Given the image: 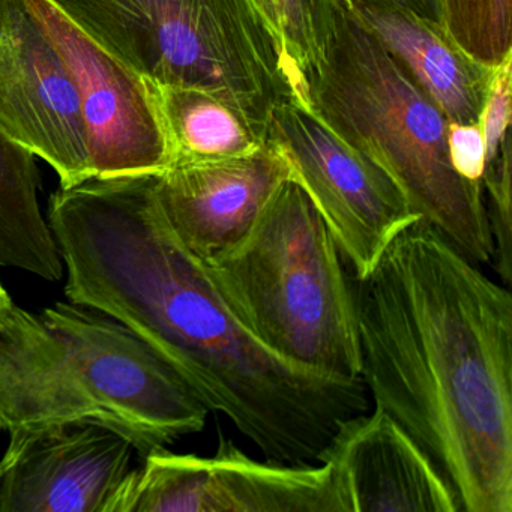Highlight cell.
<instances>
[{
	"label": "cell",
	"mask_w": 512,
	"mask_h": 512,
	"mask_svg": "<svg viewBox=\"0 0 512 512\" xmlns=\"http://www.w3.org/2000/svg\"><path fill=\"white\" fill-rule=\"evenodd\" d=\"M386 50L454 124H479L497 68L479 64L437 23L380 0H337Z\"/></svg>",
	"instance_id": "obj_14"
},
{
	"label": "cell",
	"mask_w": 512,
	"mask_h": 512,
	"mask_svg": "<svg viewBox=\"0 0 512 512\" xmlns=\"http://www.w3.org/2000/svg\"><path fill=\"white\" fill-rule=\"evenodd\" d=\"M317 463L334 469L349 512H461L421 446L380 407L340 422Z\"/></svg>",
	"instance_id": "obj_13"
},
{
	"label": "cell",
	"mask_w": 512,
	"mask_h": 512,
	"mask_svg": "<svg viewBox=\"0 0 512 512\" xmlns=\"http://www.w3.org/2000/svg\"><path fill=\"white\" fill-rule=\"evenodd\" d=\"M11 302H13V299H11V296L8 295L7 289H5V287L2 286V283H0V310H2V308L8 307Z\"/></svg>",
	"instance_id": "obj_22"
},
{
	"label": "cell",
	"mask_w": 512,
	"mask_h": 512,
	"mask_svg": "<svg viewBox=\"0 0 512 512\" xmlns=\"http://www.w3.org/2000/svg\"><path fill=\"white\" fill-rule=\"evenodd\" d=\"M37 157L0 134V268L59 281L64 262L41 211Z\"/></svg>",
	"instance_id": "obj_16"
},
{
	"label": "cell",
	"mask_w": 512,
	"mask_h": 512,
	"mask_svg": "<svg viewBox=\"0 0 512 512\" xmlns=\"http://www.w3.org/2000/svg\"><path fill=\"white\" fill-rule=\"evenodd\" d=\"M308 100L335 136L395 182L425 223L476 265L493 262L484 188L452 166L445 113L338 2Z\"/></svg>",
	"instance_id": "obj_4"
},
{
	"label": "cell",
	"mask_w": 512,
	"mask_h": 512,
	"mask_svg": "<svg viewBox=\"0 0 512 512\" xmlns=\"http://www.w3.org/2000/svg\"><path fill=\"white\" fill-rule=\"evenodd\" d=\"M157 175L55 191L47 221L67 272L65 295L130 329L266 458L317 461L340 422L367 412L364 383L295 364L248 329L173 230Z\"/></svg>",
	"instance_id": "obj_1"
},
{
	"label": "cell",
	"mask_w": 512,
	"mask_h": 512,
	"mask_svg": "<svg viewBox=\"0 0 512 512\" xmlns=\"http://www.w3.org/2000/svg\"><path fill=\"white\" fill-rule=\"evenodd\" d=\"M115 512H349V506L329 464L259 461L221 439L212 457L149 452Z\"/></svg>",
	"instance_id": "obj_8"
},
{
	"label": "cell",
	"mask_w": 512,
	"mask_h": 512,
	"mask_svg": "<svg viewBox=\"0 0 512 512\" xmlns=\"http://www.w3.org/2000/svg\"><path fill=\"white\" fill-rule=\"evenodd\" d=\"M380 2L407 11L419 19L440 25L439 0H380Z\"/></svg>",
	"instance_id": "obj_21"
},
{
	"label": "cell",
	"mask_w": 512,
	"mask_h": 512,
	"mask_svg": "<svg viewBox=\"0 0 512 512\" xmlns=\"http://www.w3.org/2000/svg\"><path fill=\"white\" fill-rule=\"evenodd\" d=\"M0 461V512H115L133 443L98 424L17 430Z\"/></svg>",
	"instance_id": "obj_11"
},
{
	"label": "cell",
	"mask_w": 512,
	"mask_h": 512,
	"mask_svg": "<svg viewBox=\"0 0 512 512\" xmlns=\"http://www.w3.org/2000/svg\"><path fill=\"white\" fill-rule=\"evenodd\" d=\"M511 65L512 58L506 59L494 74L493 82L479 118L482 137L485 142V167L493 163L503 146L509 142L508 128L511 122Z\"/></svg>",
	"instance_id": "obj_19"
},
{
	"label": "cell",
	"mask_w": 512,
	"mask_h": 512,
	"mask_svg": "<svg viewBox=\"0 0 512 512\" xmlns=\"http://www.w3.org/2000/svg\"><path fill=\"white\" fill-rule=\"evenodd\" d=\"M448 146L452 166L458 175L473 184L482 185L485 170V142L479 124L461 125L449 122Z\"/></svg>",
	"instance_id": "obj_20"
},
{
	"label": "cell",
	"mask_w": 512,
	"mask_h": 512,
	"mask_svg": "<svg viewBox=\"0 0 512 512\" xmlns=\"http://www.w3.org/2000/svg\"><path fill=\"white\" fill-rule=\"evenodd\" d=\"M79 92L92 179L161 173L169 148L145 79L110 55L50 0H25Z\"/></svg>",
	"instance_id": "obj_9"
},
{
	"label": "cell",
	"mask_w": 512,
	"mask_h": 512,
	"mask_svg": "<svg viewBox=\"0 0 512 512\" xmlns=\"http://www.w3.org/2000/svg\"><path fill=\"white\" fill-rule=\"evenodd\" d=\"M280 38L298 82L299 97L310 107L308 83L325 59L334 32L337 0H254Z\"/></svg>",
	"instance_id": "obj_17"
},
{
	"label": "cell",
	"mask_w": 512,
	"mask_h": 512,
	"mask_svg": "<svg viewBox=\"0 0 512 512\" xmlns=\"http://www.w3.org/2000/svg\"><path fill=\"white\" fill-rule=\"evenodd\" d=\"M374 406L421 446L461 512H512V296L424 220L353 283Z\"/></svg>",
	"instance_id": "obj_2"
},
{
	"label": "cell",
	"mask_w": 512,
	"mask_h": 512,
	"mask_svg": "<svg viewBox=\"0 0 512 512\" xmlns=\"http://www.w3.org/2000/svg\"><path fill=\"white\" fill-rule=\"evenodd\" d=\"M206 265L236 316L272 352L359 379L355 289L331 230L295 179L275 190L241 241Z\"/></svg>",
	"instance_id": "obj_5"
},
{
	"label": "cell",
	"mask_w": 512,
	"mask_h": 512,
	"mask_svg": "<svg viewBox=\"0 0 512 512\" xmlns=\"http://www.w3.org/2000/svg\"><path fill=\"white\" fill-rule=\"evenodd\" d=\"M266 140L290 164L292 179L322 215L355 280L370 274L389 245L422 220L380 167L298 100L275 107Z\"/></svg>",
	"instance_id": "obj_7"
},
{
	"label": "cell",
	"mask_w": 512,
	"mask_h": 512,
	"mask_svg": "<svg viewBox=\"0 0 512 512\" xmlns=\"http://www.w3.org/2000/svg\"><path fill=\"white\" fill-rule=\"evenodd\" d=\"M131 71L214 95L250 124L299 89L280 38L254 0H50Z\"/></svg>",
	"instance_id": "obj_6"
},
{
	"label": "cell",
	"mask_w": 512,
	"mask_h": 512,
	"mask_svg": "<svg viewBox=\"0 0 512 512\" xmlns=\"http://www.w3.org/2000/svg\"><path fill=\"white\" fill-rule=\"evenodd\" d=\"M440 25L479 64L512 58V0H439Z\"/></svg>",
	"instance_id": "obj_18"
},
{
	"label": "cell",
	"mask_w": 512,
	"mask_h": 512,
	"mask_svg": "<svg viewBox=\"0 0 512 512\" xmlns=\"http://www.w3.org/2000/svg\"><path fill=\"white\" fill-rule=\"evenodd\" d=\"M290 178V164L266 140L253 154L169 167L157 175V194L176 235L208 262L247 235Z\"/></svg>",
	"instance_id": "obj_12"
},
{
	"label": "cell",
	"mask_w": 512,
	"mask_h": 512,
	"mask_svg": "<svg viewBox=\"0 0 512 512\" xmlns=\"http://www.w3.org/2000/svg\"><path fill=\"white\" fill-rule=\"evenodd\" d=\"M145 82L166 136L169 167L242 157L265 145V130L214 95Z\"/></svg>",
	"instance_id": "obj_15"
},
{
	"label": "cell",
	"mask_w": 512,
	"mask_h": 512,
	"mask_svg": "<svg viewBox=\"0 0 512 512\" xmlns=\"http://www.w3.org/2000/svg\"><path fill=\"white\" fill-rule=\"evenodd\" d=\"M0 134L49 164L61 188L92 179L76 83L25 0H0Z\"/></svg>",
	"instance_id": "obj_10"
},
{
	"label": "cell",
	"mask_w": 512,
	"mask_h": 512,
	"mask_svg": "<svg viewBox=\"0 0 512 512\" xmlns=\"http://www.w3.org/2000/svg\"><path fill=\"white\" fill-rule=\"evenodd\" d=\"M209 410L175 371L112 317L58 302L0 310V430L98 424L140 457L205 428Z\"/></svg>",
	"instance_id": "obj_3"
}]
</instances>
